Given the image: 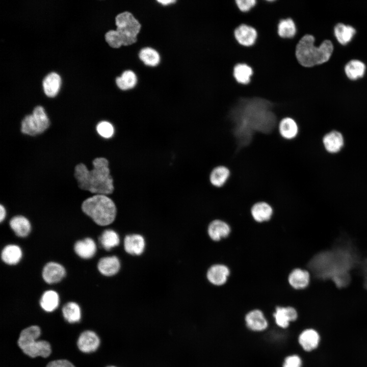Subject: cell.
Segmentation results:
<instances>
[{
  "mask_svg": "<svg viewBox=\"0 0 367 367\" xmlns=\"http://www.w3.org/2000/svg\"><path fill=\"white\" fill-rule=\"evenodd\" d=\"M139 58L145 65L150 66L157 65L160 60L159 53L150 47H145L142 49L139 53Z\"/></svg>",
  "mask_w": 367,
  "mask_h": 367,
  "instance_id": "obj_36",
  "label": "cell"
},
{
  "mask_svg": "<svg viewBox=\"0 0 367 367\" xmlns=\"http://www.w3.org/2000/svg\"><path fill=\"white\" fill-rule=\"evenodd\" d=\"M6 211L5 207L1 204L0 205V221L2 222L5 218Z\"/></svg>",
  "mask_w": 367,
  "mask_h": 367,
  "instance_id": "obj_42",
  "label": "cell"
},
{
  "mask_svg": "<svg viewBox=\"0 0 367 367\" xmlns=\"http://www.w3.org/2000/svg\"><path fill=\"white\" fill-rule=\"evenodd\" d=\"M77 344L82 352L90 353L97 349L100 344V339L95 332L87 330L80 335Z\"/></svg>",
  "mask_w": 367,
  "mask_h": 367,
  "instance_id": "obj_15",
  "label": "cell"
},
{
  "mask_svg": "<svg viewBox=\"0 0 367 367\" xmlns=\"http://www.w3.org/2000/svg\"><path fill=\"white\" fill-rule=\"evenodd\" d=\"M280 367H303V358L298 351L288 353L283 357Z\"/></svg>",
  "mask_w": 367,
  "mask_h": 367,
  "instance_id": "obj_37",
  "label": "cell"
},
{
  "mask_svg": "<svg viewBox=\"0 0 367 367\" xmlns=\"http://www.w3.org/2000/svg\"><path fill=\"white\" fill-rule=\"evenodd\" d=\"M97 134L102 138L109 139L114 134V128L113 125L107 121H102L97 123L96 126Z\"/></svg>",
  "mask_w": 367,
  "mask_h": 367,
  "instance_id": "obj_38",
  "label": "cell"
},
{
  "mask_svg": "<svg viewBox=\"0 0 367 367\" xmlns=\"http://www.w3.org/2000/svg\"><path fill=\"white\" fill-rule=\"evenodd\" d=\"M229 274L230 271L227 266L222 264H216L208 269L206 277L212 284L222 285L226 282Z\"/></svg>",
  "mask_w": 367,
  "mask_h": 367,
  "instance_id": "obj_16",
  "label": "cell"
},
{
  "mask_svg": "<svg viewBox=\"0 0 367 367\" xmlns=\"http://www.w3.org/2000/svg\"><path fill=\"white\" fill-rule=\"evenodd\" d=\"M323 143L327 151L336 152L338 151L343 146V138L340 133L332 131L325 136Z\"/></svg>",
  "mask_w": 367,
  "mask_h": 367,
  "instance_id": "obj_26",
  "label": "cell"
},
{
  "mask_svg": "<svg viewBox=\"0 0 367 367\" xmlns=\"http://www.w3.org/2000/svg\"><path fill=\"white\" fill-rule=\"evenodd\" d=\"M109 165L107 159L97 157L93 160L91 170L83 163L75 165L73 175L78 188L95 195L112 194L114 186Z\"/></svg>",
  "mask_w": 367,
  "mask_h": 367,
  "instance_id": "obj_3",
  "label": "cell"
},
{
  "mask_svg": "<svg viewBox=\"0 0 367 367\" xmlns=\"http://www.w3.org/2000/svg\"><path fill=\"white\" fill-rule=\"evenodd\" d=\"M314 37L306 34L296 45V57L303 66L310 67L323 63L329 59L332 53L333 46L330 40H324L318 47L314 45Z\"/></svg>",
  "mask_w": 367,
  "mask_h": 367,
  "instance_id": "obj_4",
  "label": "cell"
},
{
  "mask_svg": "<svg viewBox=\"0 0 367 367\" xmlns=\"http://www.w3.org/2000/svg\"><path fill=\"white\" fill-rule=\"evenodd\" d=\"M107 367H117V366H114V365H110V366H107Z\"/></svg>",
  "mask_w": 367,
  "mask_h": 367,
  "instance_id": "obj_44",
  "label": "cell"
},
{
  "mask_svg": "<svg viewBox=\"0 0 367 367\" xmlns=\"http://www.w3.org/2000/svg\"><path fill=\"white\" fill-rule=\"evenodd\" d=\"M359 269L363 277V286L367 290V257L362 259Z\"/></svg>",
  "mask_w": 367,
  "mask_h": 367,
  "instance_id": "obj_41",
  "label": "cell"
},
{
  "mask_svg": "<svg viewBox=\"0 0 367 367\" xmlns=\"http://www.w3.org/2000/svg\"><path fill=\"white\" fill-rule=\"evenodd\" d=\"M238 8L242 12H247L253 8L256 3L255 0H236Z\"/></svg>",
  "mask_w": 367,
  "mask_h": 367,
  "instance_id": "obj_39",
  "label": "cell"
},
{
  "mask_svg": "<svg viewBox=\"0 0 367 367\" xmlns=\"http://www.w3.org/2000/svg\"><path fill=\"white\" fill-rule=\"evenodd\" d=\"M64 319L70 323L77 322L81 317V312L78 305L73 302L66 303L62 308Z\"/></svg>",
  "mask_w": 367,
  "mask_h": 367,
  "instance_id": "obj_33",
  "label": "cell"
},
{
  "mask_svg": "<svg viewBox=\"0 0 367 367\" xmlns=\"http://www.w3.org/2000/svg\"><path fill=\"white\" fill-rule=\"evenodd\" d=\"M10 226L16 235L20 237H27L31 229L29 220L22 216L13 217L10 221Z\"/></svg>",
  "mask_w": 367,
  "mask_h": 367,
  "instance_id": "obj_24",
  "label": "cell"
},
{
  "mask_svg": "<svg viewBox=\"0 0 367 367\" xmlns=\"http://www.w3.org/2000/svg\"><path fill=\"white\" fill-rule=\"evenodd\" d=\"M269 317L272 325L287 330L298 321L299 314L297 308L292 305L277 304L274 306Z\"/></svg>",
  "mask_w": 367,
  "mask_h": 367,
  "instance_id": "obj_10",
  "label": "cell"
},
{
  "mask_svg": "<svg viewBox=\"0 0 367 367\" xmlns=\"http://www.w3.org/2000/svg\"><path fill=\"white\" fill-rule=\"evenodd\" d=\"M310 273L304 269L296 268L289 274L288 281L295 289L302 290L307 287L310 282Z\"/></svg>",
  "mask_w": 367,
  "mask_h": 367,
  "instance_id": "obj_17",
  "label": "cell"
},
{
  "mask_svg": "<svg viewBox=\"0 0 367 367\" xmlns=\"http://www.w3.org/2000/svg\"><path fill=\"white\" fill-rule=\"evenodd\" d=\"M234 36L240 44L245 46H250L255 43L257 37V32L253 27L246 24H242L234 30Z\"/></svg>",
  "mask_w": 367,
  "mask_h": 367,
  "instance_id": "obj_13",
  "label": "cell"
},
{
  "mask_svg": "<svg viewBox=\"0 0 367 367\" xmlns=\"http://www.w3.org/2000/svg\"><path fill=\"white\" fill-rule=\"evenodd\" d=\"M120 262L116 256L101 258L98 261L97 268L100 273L106 276L116 274L120 269Z\"/></svg>",
  "mask_w": 367,
  "mask_h": 367,
  "instance_id": "obj_18",
  "label": "cell"
},
{
  "mask_svg": "<svg viewBox=\"0 0 367 367\" xmlns=\"http://www.w3.org/2000/svg\"><path fill=\"white\" fill-rule=\"evenodd\" d=\"M273 213L272 206L264 201L254 203L251 208V215L255 221L263 222L269 220Z\"/></svg>",
  "mask_w": 367,
  "mask_h": 367,
  "instance_id": "obj_20",
  "label": "cell"
},
{
  "mask_svg": "<svg viewBox=\"0 0 367 367\" xmlns=\"http://www.w3.org/2000/svg\"><path fill=\"white\" fill-rule=\"evenodd\" d=\"M208 234L214 241H219L226 238L230 232V227L225 222L221 220L212 221L207 229Z\"/></svg>",
  "mask_w": 367,
  "mask_h": 367,
  "instance_id": "obj_19",
  "label": "cell"
},
{
  "mask_svg": "<svg viewBox=\"0 0 367 367\" xmlns=\"http://www.w3.org/2000/svg\"><path fill=\"white\" fill-rule=\"evenodd\" d=\"M278 129L281 137L286 140L295 138L298 133V126L295 120L291 117H284L278 124Z\"/></svg>",
  "mask_w": 367,
  "mask_h": 367,
  "instance_id": "obj_23",
  "label": "cell"
},
{
  "mask_svg": "<svg viewBox=\"0 0 367 367\" xmlns=\"http://www.w3.org/2000/svg\"><path fill=\"white\" fill-rule=\"evenodd\" d=\"M361 260L353 242L342 238L330 249L316 254L307 267L316 278L331 280L337 288L343 289L350 284L351 271L359 268Z\"/></svg>",
  "mask_w": 367,
  "mask_h": 367,
  "instance_id": "obj_1",
  "label": "cell"
},
{
  "mask_svg": "<svg viewBox=\"0 0 367 367\" xmlns=\"http://www.w3.org/2000/svg\"><path fill=\"white\" fill-rule=\"evenodd\" d=\"M74 250L76 254L84 259L92 257L96 251V245L91 238H86L76 242Z\"/></svg>",
  "mask_w": 367,
  "mask_h": 367,
  "instance_id": "obj_22",
  "label": "cell"
},
{
  "mask_svg": "<svg viewBox=\"0 0 367 367\" xmlns=\"http://www.w3.org/2000/svg\"><path fill=\"white\" fill-rule=\"evenodd\" d=\"M278 35L283 38L294 37L296 33V28L293 20L290 18L280 20L277 26Z\"/></svg>",
  "mask_w": 367,
  "mask_h": 367,
  "instance_id": "obj_34",
  "label": "cell"
},
{
  "mask_svg": "<svg viewBox=\"0 0 367 367\" xmlns=\"http://www.w3.org/2000/svg\"><path fill=\"white\" fill-rule=\"evenodd\" d=\"M59 297L58 293L54 291H47L42 295L40 300V305L46 311L51 312L58 306Z\"/></svg>",
  "mask_w": 367,
  "mask_h": 367,
  "instance_id": "obj_29",
  "label": "cell"
},
{
  "mask_svg": "<svg viewBox=\"0 0 367 367\" xmlns=\"http://www.w3.org/2000/svg\"><path fill=\"white\" fill-rule=\"evenodd\" d=\"M22 256L20 248L15 245L6 246L2 250L1 257L7 264L12 265L17 264Z\"/></svg>",
  "mask_w": 367,
  "mask_h": 367,
  "instance_id": "obj_27",
  "label": "cell"
},
{
  "mask_svg": "<svg viewBox=\"0 0 367 367\" xmlns=\"http://www.w3.org/2000/svg\"><path fill=\"white\" fill-rule=\"evenodd\" d=\"M243 322L245 329L255 335L266 333L272 326L269 316L264 310L259 307L247 310L243 314Z\"/></svg>",
  "mask_w": 367,
  "mask_h": 367,
  "instance_id": "obj_9",
  "label": "cell"
},
{
  "mask_svg": "<svg viewBox=\"0 0 367 367\" xmlns=\"http://www.w3.org/2000/svg\"><path fill=\"white\" fill-rule=\"evenodd\" d=\"M99 242L102 247L106 250H110L119 245L120 238L118 234L114 230H105L100 235Z\"/></svg>",
  "mask_w": 367,
  "mask_h": 367,
  "instance_id": "obj_30",
  "label": "cell"
},
{
  "mask_svg": "<svg viewBox=\"0 0 367 367\" xmlns=\"http://www.w3.org/2000/svg\"><path fill=\"white\" fill-rule=\"evenodd\" d=\"M61 85V78L56 72H50L43 79L42 86L45 94L48 97L57 95Z\"/></svg>",
  "mask_w": 367,
  "mask_h": 367,
  "instance_id": "obj_21",
  "label": "cell"
},
{
  "mask_svg": "<svg viewBox=\"0 0 367 367\" xmlns=\"http://www.w3.org/2000/svg\"><path fill=\"white\" fill-rule=\"evenodd\" d=\"M296 341L298 348L305 352L309 353L318 347L320 336L315 329L307 328L297 333Z\"/></svg>",
  "mask_w": 367,
  "mask_h": 367,
  "instance_id": "obj_11",
  "label": "cell"
},
{
  "mask_svg": "<svg viewBox=\"0 0 367 367\" xmlns=\"http://www.w3.org/2000/svg\"><path fill=\"white\" fill-rule=\"evenodd\" d=\"M41 334L39 326L34 325L21 331L17 344L23 352L31 357H47L51 352L49 343L45 340H36Z\"/></svg>",
  "mask_w": 367,
  "mask_h": 367,
  "instance_id": "obj_6",
  "label": "cell"
},
{
  "mask_svg": "<svg viewBox=\"0 0 367 367\" xmlns=\"http://www.w3.org/2000/svg\"><path fill=\"white\" fill-rule=\"evenodd\" d=\"M46 367H75V366L65 359H59L49 362Z\"/></svg>",
  "mask_w": 367,
  "mask_h": 367,
  "instance_id": "obj_40",
  "label": "cell"
},
{
  "mask_svg": "<svg viewBox=\"0 0 367 367\" xmlns=\"http://www.w3.org/2000/svg\"><path fill=\"white\" fill-rule=\"evenodd\" d=\"M270 101L258 97L244 99L232 112L234 134L240 146L248 145L254 132L269 133L275 127L276 118Z\"/></svg>",
  "mask_w": 367,
  "mask_h": 367,
  "instance_id": "obj_2",
  "label": "cell"
},
{
  "mask_svg": "<svg viewBox=\"0 0 367 367\" xmlns=\"http://www.w3.org/2000/svg\"><path fill=\"white\" fill-rule=\"evenodd\" d=\"M253 73L252 68L245 63H239L233 67V75L236 81L241 84H247Z\"/></svg>",
  "mask_w": 367,
  "mask_h": 367,
  "instance_id": "obj_28",
  "label": "cell"
},
{
  "mask_svg": "<svg viewBox=\"0 0 367 367\" xmlns=\"http://www.w3.org/2000/svg\"><path fill=\"white\" fill-rule=\"evenodd\" d=\"M50 121L44 109L36 107L32 114L26 115L21 122L20 131L31 137L41 135L49 128Z\"/></svg>",
  "mask_w": 367,
  "mask_h": 367,
  "instance_id": "obj_8",
  "label": "cell"
},
{
  "mask_svg": "<svg viewBox=\"0 0 367 367\" xmlns=\"http://www.w3.org/2000/svg\"><path fill=\"white\" fill-rule=\"evenodd\" d=\"M365 69L364 64L357 60L350 61L345 67L346 74L351 80H356L362 77L364 74Z\"/></svg>",
  "mask_w": 367,
  "mask_h": 367,
  "instance_id": "obj_32",
  "label": "cell"
},
{
  "mask_svg": "<svg viewBox=\"0 0 367 367\" xmlns=\"http://www.w3.org/2000/svg\"><path fill=\"white\" fill-rule=\"evenodd\" d=\"M137 82V76L131 70L124 71L121 76L117 77L116 79L117 86L123 90L133 88L135 86Z\"/></svg>",
  "mask_w": 367,
  "mask_h": 367,
  "instance_id": "obj_35",
  "label": "cell"
},
{
  "mask_svg": "<svg viewBox=\"0 0 367 367\" xmlns=\"http://www.w3.org/2000/svg\"><path fill=\"white\" fill-rule=\"evenodd\" d=\"M81 207L86 215L100 226L112 223L116 216L115 204L106 195L96 194L87 198L82 202Z\"/></svg>",
  "mask_w": 367,
  "mask_h": 367,
  "instance_id": "obj_5",
  "label": "cell"
},
{
  "mask_svg": "<svg viewBox=\"0 0 367 367\" xmlns=\"http://www.w3.org/2000/svg\"><path fill=\"white\" fill-rule=\"evenodd\" d=\"M65 274V269L61 265L55 262H49L43 269L42 277L46 283L52 284L60 281Z\"/></svg>",
  "mask_w": 367,
  "mask_h": 367,
  "instance_id": "obj_14",
  "label": "cell"
},
{
  "mask_svg": "<svg viewBox=\"0 0 367 367\" xmlns=\"http://www.w3.org/2000/svg\"><path fill=\"white\" fill-rule=\"evenodd\" d=\"M230 174V170L227 167L217 166L212 171L210 174V182L214 186L220 188L226 184Z\"/></svg>",
  "mask_w": 367,
  "mask_h": 367,
  "instance_id": "obj_25",
  "label": "cell"
},
{
  "mask_svg": "<svg viewBox=\"0 0 367 367\" xmlns=\"http://www.w3.org/2000/svg\"><path fill=\"white\" fill-rule=\"evenodd\" d=\"M158 2L163 5H167L175 3L176 1L174 0H158Z\"/></svg>",
  "mask_w": 367,
  "mask_h": 367,
  "instance_id": "obj_43",
  "label": "cell"
},
{
  "mask_svg": "<svg viewBox=\"0 0 367 367\" xmlns=\"http://www.w3.org/2000/svg\"><path fill=\"white\" fill-rule=\"evenodd\" d=\"M115 23L117 28L113 30V36L116 48L136 42L141 24L132 13L124 12L119 14L116 17Z\"/></svg>",
  "mask_w": 367,
  "mask_h": 367,
  "instance_id": "obj_7",
  "label": "cell"
},
{
  "mask_svg": "<svg viewBox=\"0 0 367 367\" xmlns=\"http://www.w3.org/2000/svg\"><path fill=\"white\" fill-rule=\"evenodd\" d=\"M124 248L126 253L132 255L142 254L145 248V241L140 234L132 233L126 235L124 239Z\"/></svg>",
  "mask_w": 367,
  "mask_h": 367,
  "instance_id": "obj_12",
  "label": "cell"
},
{
  "mask_svg": "<svg viewBox=\"0 0 367 367\" xmlns=\"http://www.w3.org/2000/svg\"><path fill=\"white\" fill-rule=\"evenodd\" d=\"M334 30L336 39L342 44L349 42L355 33V30L353 27L342 23L337 24Z\"/></svg>",
  "mask_w": 367,
  "mask_h": 367,
  "instance_id": "obj_31",
  "label": "cell"
}]
</instances>
